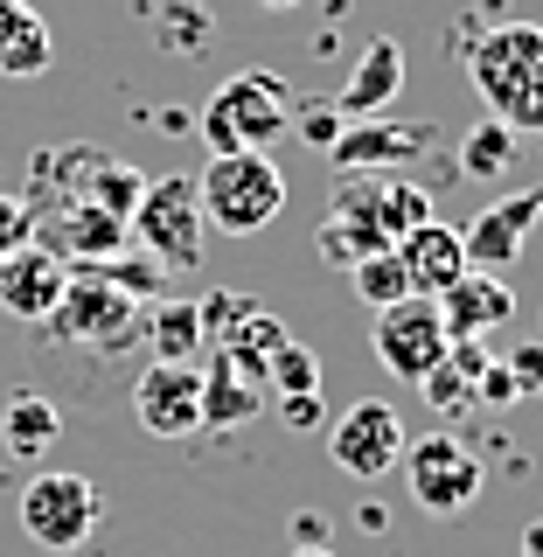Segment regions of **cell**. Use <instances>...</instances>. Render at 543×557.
I'll use <instances>...</instances> for the list:
<instances>
[{
  "label": "cell",
  "mask_w": 543,
  "mask_h": 557,
  "mask_svg": "<svg viewBox=\"0 0 543 557\" xmlns=\"http://www.w3.org/2000/svg\"><path fill=\"white\" fill-rule=\"evenodd\" d=\"M467 77L516 139H543V22H495L467 42Z\"/></svg>",
  "instance_id": "cell-1"
},
{
  "label": "cell",
  "mask_w": 543,
  "mask_h": 557,
  "mask_svg": "<svg viewBox=\"0 0 543 557\" xmlns=\"http://www.w3.org/2000/svg\"><path fill=\"white\" fill-rule=\"evenodd\" d=\"M35 342L112 362V356H133V348L147 342V307L126 300V293H119L98 265H70L63 300L49 307V321H42V335H35Z\"/></svg>",
  "instance_id": "cell-2"
},
{
  "label": "cell",
  "mask_w": 543,
  "mask_h": 557,
  "mask_svg": "<svg viewBox=\"0 0 543 557\" xmlns=\"http://www.w3.org/2000/svg\"><path fill=\"white\" fill-rule=\"evenodd\" d=\"M293 112L300 98L279 70H237L209 91V104H196V133L209 153H272V139L293 133Z\"/></svg>",
  "instance_id": "cell-3"
},
{
  "label": "cell",
  "mask_w": 543,
  "mask_h": 557,
  "mask_svg": "<svg viewBox=\"0 0 543 557\" xmlns=\"http://www.w3.org/2000/svg\"><path fill=\"white\" fill-rule=\"evenodd\" d=\"M139 188H147V174H139L126 153L91 147V139H63V147H35L22 202H98V209L133 216Z\"/></svg>",
  "instance_id": "cell-4"
},
{
  "label": "cell",
  "mask_w": 543,
  "mask_h": 557,
  "mask_svg": "<svg viewBox=\"0 0 543 557\" xmlns=\"http://www.w3.org/2000/svg\"><path fill=\"white\" fill-rule=\"evenodd\" d=\"M196 196H202L209 231L258 237L286 209V174H279L272 153H209V168L196 174Z\"/></svg>",
  "instance_id": "cell-5"
},
{
  "label": "cell",
  "mask_w": 543,
  "mask_h": 557,
  "mask_svg": "<svg viewBox=\"0 0 543 557\" xmlns=\"http://www.w3.org/2000/svg\"><path fill=\"white\" fill-rule=\"evenodd\" d=\"M202 196H196V174H147L133 202V244L153 251L168 272H196L202 265Z\"/></svg>",
  "instance_id": "cell-6"
},
{
  "label": "cell",
  "mask_w": 543,
  "mask_h": 557,
  "mask_svg": "<svg viewBox=\"0 0 543 557\" xmlns=\"http://www.w3.org/2000/svg\"><path fill=\"white\" fill-rule=\"evenodd\" d=\"M104 522V495L84 474H35L22 487V530L42 550H84Z\"/></svg>",
  "instance_id": "cell-7"
},
{
  "label": "cell",
  "mask_w": 543,
  "mask_h": 557,
  "mask_svg": "<svg viewBox=\"0 0 543 557\" xmlns=\"http://www.w3.org/2000/svg\"><path fill=\"white\" fill-rule=\"evenodd\" d=\"M405 481H411V502L425 516H467L481 495V460L467 440L453 432H432V440H405Z\"/></svg>",
  "instance_id": "cell-8"
},
{
  "label": "cell",
  "mask_w": 543,
  "mask_h": 557,
  "mask_svg": "<svg viewBox=\"0 0 543 557\" xmlns=\"http://www.w3.org/2000/svg\"><path fill=\"white\" fill-rule=\"evenodd\" d=\"M370 342H377V362L397 383H425L453 348L446 321H440V300H425V293H405L397 307H377V335Z\"/></svg>",
  "instance_id": "cell-9"
},
{
  "label": "cell",
  "mask_w": 543,
  "mask_h": 557,
  "mask_svg": "<svg viewBox=\"0 0 543 557\" xmlns=\"http://www.w3.org/2000/svg\"><path fill=\"white\" fill-rule=\"evenodd\" d=\"M440 147V126H418V119H348L335 133V147H328V161L335 174H405L418 168L425 153Z\"/></svg>",
  "instance_id": "cell-10"
},
{
  "label": "cell",
  "mask_w": 543,
  "mask_h": 557,
  "mask_svg": "<svg viewBox=\"0 0 543 557\" xmlns=\"http://www.w3.org/2000/svg\"><path fill=\"white\" fill-rule=\"evenodd\" d=\"M328 453H335L342 474L383 481L405 460V418H397V405H383V397H362V405H348L335 425H328Z\"/></svg>",
  "instance_id": "cell-11"
},
{
  "label": "cell",
  "mask_w": 543,
  "mask_h": 557,
  "mask_svg": "<svg viewBox=\"0 0 543 557\" xmlns=\"http://www.w3.org/2000/svg\"><path fill=\"white\" fill-rule=\"evenodd\" d=\"M133 418L153 440H188L202 432V370L196 362H147L133 376Z\"/></svg>",
  "instance_id": "cell-12"
},
{
  "label": "cell",
  "mask_w": 543,
  "mask_h": 557,
  "mask_svg": "<svg viewBox=\"0 0 543 557\" xmlns=\"http://www.w3.org/2000/svg\"><path fill=\"white\" fill-rule=\"evenodd\" d=\"M536 223H543V188H522V196L488 202L481 216L460 231V244H467V272H509L516 258H522V244H530Z\"/></svg>",
  "instance_id": "cell-13"
},
{
  "label": "cell",
  "mask_w": 543,
  "mask_h": 557,
  "mask_svg": "<svg viewBox=\"0 0 543 557\" xmlns=\"http://www.w3.org/2000/svg\"><path fill=\"white\" fill-rule=\"evenodd\" d=\"M63 278H70V265L57 251H42V244L8 251V258H0V313H14L22 327H42L49 307L63 300Z\"/></svg>",
  "instance_id": "cell-14"
},
{
  "label": "cell",
  "mask_w": 543,
  "mask_h": 557,
  "mask_svg": "<svg viewBox=\"0 0 543 557\" xmlns=\"http://www.w3.org/2000/svg\"><path fill=\"white\" fill-rule=\"evenodd\" d=\"M397 91H405V42H397V35H377V42L356 57V70H348L335 112L342 119H383L397 104Z\"/></svg>",
  "instance_id": "cell-15"
},
{
  "label": "cell",
  "mask_w": 543,
  "mask_h": 557,
  "mask_svg": "<svg viewBox=\"0 0 543 557\" xmlns=\"http://www.w3.org/2000/svg\"><path fill=\"white\" fill-rule=\"evenodd\" d=\"M509 313H516V293L495 272H467L440 293V321L453 342H481L488 327H509Z\"/></svg>",
  "instance_id": "cell-16"
},
{
  "label": "cell",
  "mask_w": 543,
  "mask_h": 557,
  "mask_svg": "<svg viewBox=\"0 0 543 557\" xmlns=\"http://www.w3.org/2000/svg\"><path fill=\"white\" fill-rule=\"evenodd\" d=\"M397 258H405L411 293H425V300H440L453 278H467V244H460V231H453V223H440V216L397 237Z\"/></svg>",
  "instance_id": "cell-17"
},
{
  "label": "cell",
  "mask_w": 543,
  "mask_h": 557,
  "mask_svg": "<svg viewBox=\"0 0 543 557\" xmlns=\"http://www.w3.org/2000/svg\"><path fill=\"white\" fill-rule=\"evenodd\" d=\"M286 342H293V335H286V321H279V313H266V307H244V313H237V321L223 327V335L209 342V348H217V356L231 362V370H244V376L258 383V391H266V362H272Z\"/></svg>",
  "instance_id": "cell-18"
},
{
  "label": "cell",
  "mask_w": 543,
  "mask_h": 557,
  "mask_svg": "<svg viewBox=\"0 0 543 557\" xmlns=\"http://www.w3.org/2000/svg\"><path fill=\"white\" fill-rule=\"evenodd\" d=\"M57 440H63V411H57L49 391H14L8 405H0V446H8L14 460H42Z\"/></svg>",
  "instance_id": "cell-19"
},
{
  "label": "cell",
  "mask_w": 543,
  "mask_h": 557,
  "mask_svg": "<svg viewBox=\"0 0 543 557\" xmlns=\"http://www.w3.org/2000/svg\"><path fill=\"white\" fill-rule=\"evenodd\" d=\"M49 63H57V42L42 14L28 0H0V77H42Z\"/></svg>",
  "instance_id": "cell-20"
},
{
  "label": "cell",
  "mask_w": 543,
  "mask_h": 557,
  "mask_svg": "<svg viewBox=\"0 0 543 557\" xmlns=\"http://www.w3.org/2000/svg\"><path fill=\"white\" fill-rule=\"evenodd\" d=\"M258 411H266V391L209 348V370H202V425L209 432H237L244 418H258Z\"/></svg>",
  "instance_id": "cell-21"
},
{
  "label": "cell",
  "mask_w": 543,
  "mask_h": 557,
  "mask_svg": "<svg viewBox=\"0 0 543 557\" xmlns=\"http://www.w3.org/2000/svg\"><path fill=\"white\" fill-rule=\"evenodd\" d=\"M147 348H153V362H196L209 348L202 300H153L147 307Z\"/></svg>",
  "instance_id": "cell-22"
},
{
  "label": "cell",
  "mask_w": 543,
  "mask_h": 557,
  "mask_svg": "<svg viewBox=\"0 0 543 557\" xmlns=\"http://www.w3.org/2000/svg\"><path fill=\"white\" fill-rule=\"evenodd\" d=\"M516 147H522V139L502 126V119H481V126L460 139L453 168H460V182H495V174H509V168H516Z\"/></svg>",
  "instance_id": "cell-23"
},
{
  "label": "cell",
  "mask_w": 543,
  "mask_h": 557,
  "mask_svg": "<svg viewBox=\"0 0 543 557\" xmlns=\"http://www.w3.org/2000/svg\"><path fill=\"white\" fill-rule=\"evenodd\" d=\"M348 286H356L362 307H397V300H405L411 278H405V258H397V244H383V251L362 258V265H348Z\"/></svg>",
  "instance_id": "cell-24"
},
{
  "label": "cell",
  "mask_w": 543,
  "mask_h": 557,
  "mask_svg": "<svg viewBox=\"0 0 543 557\" xmlns=\"http://www.w3.org/2000/svg\"><path fill=\"white\" fill-rule=\"evenodd\" d=\"M104 278H112V286L119 293H126V300H139V307H153V300H168V265H161V258H153V251H139V244H133V251H119V258H104V265H98Z\"/></svg>",
  "instance_id": "cell-25"
},
{
  "label": "cell",
  "mask_w": 543,
  "mask_h": 557,
  "mask_svg": "<svg viewBox=\"0 0 543 557\" xmlns=\"http://www.w3.org/2000/svg\"><path fill=\"white\" fill-rule=\"evenodd\" d=\"M418 223H432V188L411 182V174H383V231H391V244Z\"/></svg>",
  "instance_id": "cell-26"
},
{
  "label": "cell",
  "mask_w": 543,
  "mask_h": 557,
  "mask_svg": "<svg viewBox=\"0 0 543 557\" xmlns=\"http://www.w3.org/2000/svg\"><path fill=\"white\" fill-rule=\"evenodd\" d=\"M266 391L272 397H300V391H321V362H313L307 342H286L279 356L266 362Z\"/></svg>",
  "instance_id": "cell-27"
},
{
  "label": "cell",
  "mask_w": 543,
  "mask_h": 557,
  "mask_svg": "<svg viewBox=\"0 0 543 557\" xmlns=\"http://www.w3.org/2000/svg\"><path fill=\"white\" fill-rule=\"evenodd\" d=\"M161 35L188 57V49H202V42H209V14L196 8V0H168V8H161Z\"/></svg>",
  "instance_id": "cell-28"
},
{
  "label": "cell",
  "mask_w": 543,
  "mask_h": 557,
  "mask_svg": "<svg viewBox=\"0 0 543 557\" xmlns=\"http://www.w3.org/2000/svg\"><path fill=\"white\" fill-rule=\"evenodd\" d=\"M279 425H286V432H321V425H328V397H321V391L279 397Z\"/></svg>",
  "instance_id": "cell-29"
},
{
  "label": "cell",
  "mask_w": 543,
  "mask_h": 557,
  "mask_svg": "<svg viewBox=\"0 0 543 557\" xmlns=\"http://www.w3.org/2000/svg\"><path fill=\"white\" fill-rule=\"evenodd\" d=\"M22 244H35V216H28L22 196H0V258L22 251Z\"/></svg>",
  "instance_id": "cell-30"
},
{
  "label": "cell",
  "mask_w": 543,
  "mask_h": 557,
  "mask_svg": "<svg viewBox=\"0 0 543 557\" xmlns=\"http://www.w3.org/2000/svg\"><path fill=\"white\" fill-rule=\"evenodd\" d=\"M342 126H348V119L335 112V104H300V112H293V133H307L313 147H335Z\"/></svg>",
  "instance_id": "cell-31"
},
{
  "label": "cell",
  "mask_w": 543,
  "mask_h": 557,
  "mask_svg": "<svg viewBox=\"0 0 543 557\" xmlns=\"http://www.w3.org/2000/svg\"><path fill=\"white\" fill-rule=\"evenodd\" d=\"M509 376H516V391H522V397H536V391H543V342L509 348Z\"/></svg>",
  "instance_id": "cell-32"
},
{
  "label": "cell",
  "mask_w": 543,
  "mask_h": 557,
  "mask_svg": "<svg viewBox=\"0 0 543 557\" xmlns=\"http://www.w3.org/2000/svg\"><path fill=\"white\" fill-rule=\"evenodd\" d=\"M516 376H509V362H488L481 370V383H474V405H516Z\"/></svg>",
  "instance_id": "cell-33"
},
{
  "label": "cell",
  "mask_w": 543,
  "mask_h": 557,
  "mask_svg": "<svg viewBox=\"0 0 543 557\" xmlns=\"http://www.w3.org/2000/svg\"><path fill=\"white\" fill-rule=\"evenodd\" d=\"M313 544H328V516H300V522H293V550H313Z\"/></svg>",
  "instance_id": "cell-34"
},
{
  "label": "cell",
  "mask_w": 543,
  "mask_h": 557,
  "mask_svg": "<svg viewBox=\"0 0 543 557\" xmlns=\"http://www.w3.org/2000/svg\"><path fill=\"white\" fill-rule=\"evenodd\" d=\"M522 557H543V516L530 522V530H522Z\"/></svg>",
  "instance_id": "cell-35"
},
{
  "label": "cell",
  "mask_w": 543,
  "mask_h": 557,
  "mask_svg": "<svg viewBox=\"0 0 543 557\" xmlns=\"http://www.w3.org/2000/svg\"><path fill=\"white\" fill-rule=\"evenodd\" d=\"M266 14H293V8H307V0H258Z\"/></svg>",
  "instance_id": "cell-36"
},
{
  "label": "cell",
  "mask_w": 543,
  "mask_h": 557,
  "mask_svg": "<svg viewBox=\"0 0 543 557\" xmlns=\"http://www.w3.org/2000/svg\"><path fill=\"white\" fill-rule=\"evenodd\" d=\"M293 557H335V550H328V544H313V550H293Z\"/></svg>",
  "instance_id": "cell-37"
}]
</instances>
